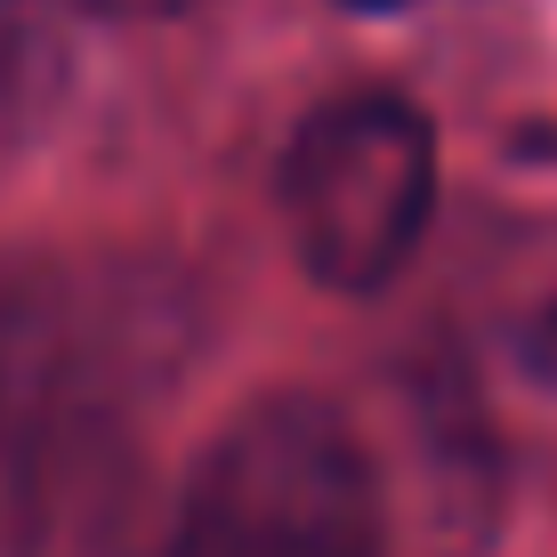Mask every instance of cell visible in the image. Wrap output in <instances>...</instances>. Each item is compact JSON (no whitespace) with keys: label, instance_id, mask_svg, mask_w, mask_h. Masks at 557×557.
<instances>
[{"label":"cell","instance_id":"7a4b0ae2","mask_svg":"<svg viewBox=\"0 0 557 557\" xmlns=\"http://www.w3.org/2000/svg\"><path fill=\"white\" fill-rule=\"evenodd\" d=\"M436 210V129L405 98H339L307 113L283 162L292 251L332 292H380L405 275Z\"/></svg>","mask_w":557,"mask_h":557},{"label":"cell","instance_id":"5b68a950","mask_svg":"<svg viewBox=\"0 0 557 557\" xmlns=\"http://www.w3.org/2000/svg\"><path fill=\"white\" fill-rule=\"evenodd\" d=\"M89 9H122V16H162V9H186V0H89Z\"/></svg>","mask_w":557,"mask_h":557},{"label":"cell","instance_id":"6da1fadb","mask_svg":"<svg viewBox=\"0 0 557 557\" xmlns=\"http://www.w3.org/2000/svg\"><path fill=\"white\" fill-rule=\"evenodd\" d=\"M162 557H388L380 469L323 396H267L186 476Z\"/></svg>","mask_w":557,"mask_h":557},{"label":"cell","instance_id":"8992f818","mask_svg":"<svg viewBox=\"0 0 557 557\" xmlns=\"http://www.w3.org/2000/svg\"><path fill=\"white\" fill-rule=\"evenodd\" d=\"M356 9H405V0H356Z\"/></svg>","mask_w":557,"mask_h":557},{"label":"cell","instance_id":"3957f363","mask_svg":"<svg viewBox=\"0 0 557 557\" xmlns=\"http://www.w3.org/2000/svg\"><path fill=\"white\" fill-rule=\"evenodd\" d=\"M113 380L122 332L98 292L65 267L0 259V525L73 469L113 405Z\"/></svg>","mask_w":557,"mask_h":557},{"label":"cell","instance_id":"277c9868","mask_svg":"<svg viewBox=\"0 0 557 557\" xmlns=\"http://www.w3.org/2000/svg\"><path fill=\"white\" fill-rule=\"evenodd\" d=\"M57 73H65V41H57L49 0H0V170L49 122Z\"/></svg>","mask_w":557,"mask_h":557}]
</instances>
